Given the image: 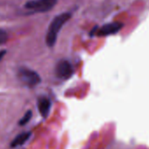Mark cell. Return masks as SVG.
<instances>
[{
	"label": "cell",
	"instance_id": "6da1fadb",
	"mask_svg": "<svg viewBox=\"0 0 149 149\" xmlns=\"http://www.w3.org/2000/svg\"><path fill=\"white\" fill-rule=\"evenodd\" d=\"M71 17L70 13H62L58 16H57L52 22L51 23L48 31L46 33V38H45V42L48 46H53L57 41L58 34L59 31L61 30L62 26L68 21V19Z\"/></svg>",
	"mask_w": 149,
	"mask_h": 149
},
{
	"label": "cell",
	"instance_id": "7a4b0ae2",
	"mask_svg": "<svg viewBox=\"0 0 149 149\" xmlns=\"http://www.w3.org/2000/svg\"><path fill=\"white\" fill-rule=\"evenodd\" d=\"M17 76L20 81L29 87H33L38 85L41 81L39 75L36 72L30 70V69H26V68L20 69L18 71Z\"/></svg>",
	"mask_w": 149,
	"mask_h": 149
},
{
	"label": "cell",
	"instance_id": "3957f363",
	"mask_svg": "<svg viewBox=\"0 0 149 149\" xmlns=\"http://www.w3.org/2000/svg\"><path fill=\"white\" fill-rule=\"evenodd\" d=\"M57 0H31L25 3L24 7L36 12H45L52 9Z\"/></svg>",
	"mask_w": 149,
	"mask_h": 149
},
{
	"label": "cell",
	"instance_id": "277c9868",
	"mask_svg": "<svg viewBox=\"0 0 149 149\" xmlns=\"http://www.w3.org/2000/svg\"><path fill=\"white\" fill-rule=\"evenodd\" d=\"M73 67L67 60H61L56 66V74L59 79H68L73 74Z\"/></svg>",
	"mask_w": 149,
	"mask_h": 149
},
{
	"label": "cell",
	"instance_id": "5b68a950",
	"mask_svg": "<svg viewBox=\"0 0 149 149\" xmlns=\"http://www.w3.org/2000/svg\"><path fill=\"white\" fill-rule=\"evenodd\" d=\"M123 27V24L120 22H113L107 24L103 25L100 30L97 31V35L100 37H104V36H108L112 34L117 33L121 28Z\"/></svg>",
	"mask_w": 149,
	"mask_h": 149
},
{
	"label": "cell",
	"instance_id": "8992f818",
	"mask_svg": "<svg viewBox=\"0 0 149 149\" xmlns=\"http://www.w3.org/2000/svg\"><path fill=\"white\" fill-rule=\"evenodd\" d=\"M38 108L40 114L44 118H46L50 113V108H51L50 100L46 97H40L38 101Z\"/></svg>",
	"mask_w": 149,
	"mask_h": 149
},
{
	"label": "cell",
	"instance_id": "52a82bcc",
	"mask_svg": "<svg viewBox=\"0 0 149 149\" xmlns=\"http://www.w3.org/2000/svg\"><path fill=\"white\" fill-rule=\"evenodd\" d=\"M31 136V133H23V134H18L15 139L14 141L11 142V147L12 148H16V147H18V146H21L23 145Z\"/></svg>",
	"mask_w": 149,
	"mask_h": 149
},
{
	"label": "cell",
	"instance_id": "ba28073f",
	"mask_svg": "<svg viewBox=\"0 0 149 149\" xmlns=\"http://www.w3.org/2000/svg\"><path fill=\"white\" fill-rule=\"evenodd\" d=\"M31 115H32L31 111H28V112H26V113H25V114L24 115V117L19 120V125L24 126V125L27 124V123L30 121V120H31Z\"/></svg>",
	"mask_w": 149,
	"mask_h": 149
},
{
	"label": "cell",
	"instance_id": "9c48e42d",
	"mask_svg": "<svg viewBox=\"0 0 149 149\" xmlns=\"http://www.w3.org/2000/svg\"><path fill=\"white\" fill-rule=\"evenodd\" d=\"M8 38L7 33L3 30H0V45H3L6 42Z\"/></svg>",
	"mask_w": 149,
	"mask_h": 149
},
{
	"label": "cell",
	"instance_id": "30bf717a",
	"mask_svg": "<svg viewBox=\"0 0 149 149\" xmlns=\"http://www.w3.org/2000/svg\"><path fill=\"white\" fill-rule=\"evenodd\" d=\"M5 53H6V51H0V60L3 58Z\"/></svg>",
	"mask_w": 149,
	"mask_h": 149
}]
</instances>
